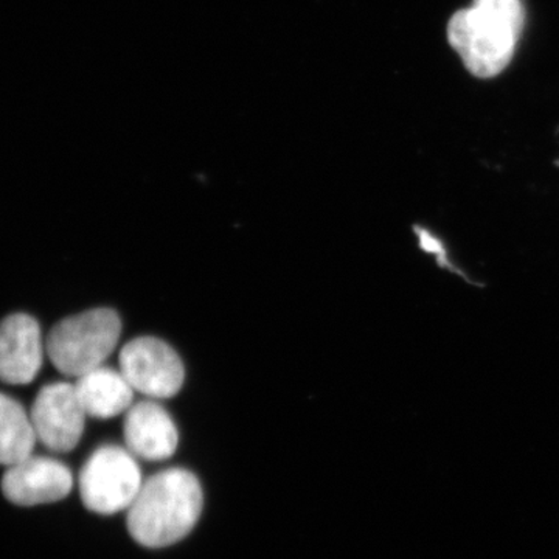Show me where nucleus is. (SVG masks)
<instances>
[{"label": "nucleus", "instance_id": "12", "mask_svg": "<svg viewBox=\"0 0 559 559\" xmlns=\"http://www.w3.org/2000/svg\"><path fill=\"white\" fill-rule=\"evenodd\" d=\"M412 231H414L419 252L428 257L436 264L437 270L460 280L469 288H484V286H480L481 283L477 282L468 270L462 266V263L455 257L454 250L451 249L450 242L439 230L433 229L426 223H415L412 226Z\"/></svg>", "mask_w": 559, "mask_h": 559}, {"label": "nucleus", "instance_id": "4", "mask_svg": "<svg viewBox=\"0 0 559 559\" xmlns=\"http://www.w3.org/2000/svg\"><path fill=\"white\" fill-rule=\"evenodd\" d=\"M135 459L128 448H98L80 473L84 507L103 516L128 511L145 481Z\"/></svg>", "mask_w": 559, "mask_h": 559}, {"label": "nucleus", "instance_id": "9", "mask_svg": "<svg viewBox=\"0 0 559 559\" xmlns=\"http://www.w3.org/2000/svg\"><path fill=\"white\" fill-rule=\"evenodd\" d=\"M127 448L135 457L160 462L178 450L179 432L168 412L143 401L128 411L123 425Z\"/></svg>", "mask_w": 559, "mask_h": 559}, {"label": "nucleus", "instance_id": "6", "mask_svg": "<svg viewBox=\"0 0 559 559\" xmlns=\"http://www.w3.org/2000/svg\"><path fill=\"white\" fill-rule=\"evenodd\" d=\"M31 417L40 443L51 451L68 452L79 444L87 414L75 385L55 382L40 390Z\"/></svg>", "mask_w": 559, "mask_h": 559}, {"label": "nucleus", "instance_id": "7", "mask_svg": "<svg viewBox=\"0 0 559 559\" xmlns=\"http://www.w3.org/2000/svg\"><path fill=\"white\" fill-rule=\"evenodd\" d=\"M73 477L68 466L49 457H31L9 466L3 474L5 498L20 507L43 506L68 498Z\"/></svg>", "mask_w": 559, "mask_h": 559}, {"label": "nucleus", "instance_id": "5", "mask_svg": "<svg viewBox=\"0 0 559 559\" xmlns=\"http://www.w3.org/2000/svg\"><path fill=\"white\" fill-rule=\"evenodd\" d=\"M120 371L132 389L150 399H170L186 378L178 353L156 337H139L124 345Z\"/></svg>", "mask_w": 559, "mask_h": 559}, {"label": "nucleus", "instance_id": "1", "mask_svg": "<svg viewBox=\"0 0 559 559\" xmlns=\"http://www.w3.org/2000/svg\"><path fill=\"white\" fill-rule=\"evenodd\" d=\"M202 509L204 492L193 473L183 468L160 471L143 481L128 509V532L148 549L170 547L197 527Z\"/></svg>", "mask_w": 559, "mask_h": 559}, {"label": "nucleus", "instance_id": "11", "mask_svg": "<svg viewBox=\"0 0 559 559\" xmlns=\"http://www.w3.org/2000/svg\"><path fill=\"white\" fill-rule=\"evenodd\" d=\"M36 440L31 415L17 401L0 393V465L31 457Z\"/></svg>", "mask_w": 559, "mask_h": 559}, {"label": "nucleus", "instance_id": "3", "mask_svg": "<svg viewBox=\"0 0 559 559\" xmlns=\"http://www.w3.org/2000/svg\"><path fill=\"white\" fill-rule=\"evenodd\" d=\"M119 314L97 308L64 319L51 330L47 353L58 370L69 377H83L102 367L120 340Z\"/></svg>", "mask_w": 559, "mask_h": 559}, {"label": "nucleus", "instance_id": "10", "mask_svg": "<svg viewBox=\"0 0 559 559\" xmlns=\"http://www.w3.org/2000/svg\"><path fill=\"white\" fill-rule=\"evenodd\" d=\"M75 390L84 411L94 418H112L130 411L134 392L121 371L103 366L80 377Z\"/></svg>", "mask_w": 559, "mask_h": 559}, {"label": "nucleus", "instance_id": "2", "mask_svg": "<svg viewBox=\"0 0 559 559\" xmlns=\"http://www.w3.org/2000/svg\"><path fill=\"white\" fill-rule=\"evenodd\" d=\"M524 27L522 0H474L448 24V39L477 79H492L507 69Z\"/></svg>", "mask_w": 559, "mask_h": 559}, {"label": "nucleus", "instance_id": "8", "mask_svg": "<svg viewBox=\"0 0 559 559\" xmlns=\"http://www.w3.org/2000/svg\"><path fill=\"white\" fill-rule=\"evenodd\" d=\"M43 366V340L38 322L27 314L0 322V381L28 384Z\"/></svg>", "mask_w": 559, "mask_h": 559}]
</instances>
